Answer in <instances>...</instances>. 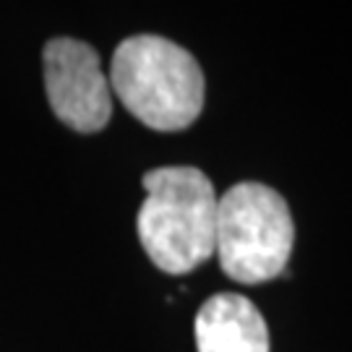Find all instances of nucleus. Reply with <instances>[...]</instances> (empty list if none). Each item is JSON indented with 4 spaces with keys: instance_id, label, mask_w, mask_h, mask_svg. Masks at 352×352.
I'll return each instance as SVG.
<instances>
[{
    "instance_id": "nucleus-1",
    "label": "nucleus",
    "mask_w": 352,
    "mask_h": 352,
    "mask_svg": "<svg viewBox=\"0 0 352 352\" xmlns=\"http://www.w3.org/2000/svg\"><path fill=\"white\" fill-rule=\"evenodd\" d=\"M139 240L164 274H186L217 253V193L196 167H160L144 175Z\"/></svg>"
},
{
    "instance_id": "nucleus-2",
    "label": "nucleus",
    "mask_w": 352,
    "mask_h": 352,
    "mask_svg": "<svg viewBox=\"0 0 352 352\" xmlns=\"http://www.w3.org/2000/svg\"><path fill=\"white\" fill-rule=\"evenodd\" d=\"M110 89L136 120L164 133L188 128L201 115L206 97L199 60L157 34H136L118 45Z\"/></svg>"
},
{
    "instance_id": "nucleus-3",
    "label": "nucleus",
    "mask_w": 352,
    "mask_h": 352,
    "mask_svg": "<svg viewBox=\"0 0 352 352\" xmlns=\"http://www.w3.org/2000/svg\"><path fill=\"white\" fill-rule=\"evenodd\" d=\"M295 245L287 201L264 183H238L217 204V256L227 277L261 285L285 274Z\"/></svg>"
},
{
    "instance_id": "nucleus-4",
    "label": "nucleus",
    "mask_w": 352,
    "mask_h": 352,
    "mask_svg": "<svg viewBox=\"0 0 352 352\" xmlns=\"http://www.w3.org/2000/svg\"><path fill=\"white\" fill-rule=\"evenodd\" d=\"M42 58L52 113L78 133H94L107 126L113 115V91L94 47L81 39L58 37L45 45Z\"/></svg>"
},
{
    "instance_id": "nucleus-5",
    "label": "nucleus",
    "mask_w": 352,
    "mask_h": 352,
    "mask_svg": "<svg viewBox=\"0 0 352 352\" xmlns=\"http://www.w3.org/2000/svg\"><path fill=\"white\" fill-rule=\"evenodd\" d=\"M199 352H269V327L261 311L235 292L214 295L196 316Z\"/></svg>"
}]
</instances>
